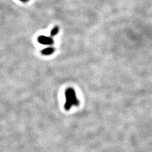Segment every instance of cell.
Here are the masks:
<instances>
[{"label": "cell", "mask_w": 152, "mask_h": 152, "mask_svg": "<svg viewBox=\"0 0 152 152\" xmlns=\"http://www.w3.org/2000/svg\"><path fill=\"white\" fill-rule=\"evenodd\" d=\"M65 103L64 108L66 110H69L73 106H78L79 101L76 95L75 90L72 88H69L65 90Z\"/></svg>", "instance_id": "obj_1"}, {"label": "cell", "mask_w": 152, "mask_h": 152, "mask_svg": "<svg viewBox=\"0 0 152 152\" xmlns=\"http://www.w3.org/2000/svg\"><path fill=\"white\" fill-rule=\"evenodd\" d=\"M41 44L45 45H51L53 44V39L51 37H46V36H40L38 39Z\"/></svg>", "instance_id": "obj_2"}, {"label": "cell", "mask_w": 152, "mask_h": 152, "mask_svg": "<svg viewBox=\"0 0 152 152\" xmlns=\"http://www.w3.org/2000/svg\"><path fill=\"white\" fill-rule=\"evenodd\" d=\"M55 51V49L53 47H48L45 48L41 51V53L44 55H51Z\"/></svg>", "instance_id": "obj_3"}, {"label": "cell", "mask_w": 152, "mask_h": 152, "mask_svg": "<svg viewBox=\"0 0 152 152\" xmlns=\"http://www.w3.org/2000/svg\"><path fill=\"white\" fill-rule=\"evenodd\" d=\"M58 32V27H55L53 30H52L51 32V36H55L57 33Z\"/></svg>", "instance_id": "obj_4"}]
</instances>
